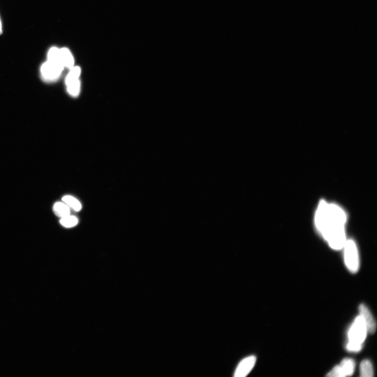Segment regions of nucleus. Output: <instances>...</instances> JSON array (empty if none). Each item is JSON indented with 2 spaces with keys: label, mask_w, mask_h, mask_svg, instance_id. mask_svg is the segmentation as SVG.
<instances>
[{
  "label": "nucleus",
  "mask_w": 377,
  "mask_h": 377,
  "mask_svg": "<svg viewBox=\"0 0 377 377\" xmlns=\"http://www.w3.org/2000/svg\"><path fill=\"white\" fill-rule=\"evenodd\" d=\"M53 211L57 217L64 218L70 214V208L64 203H56L53 206Z\"/></svg>",
  "instance_id": "9"
},
{
  "label": "nucleus",
  "mask_w": 377,
  "mask_h": 377,
  "mask_svg": "<svg viewBox=\"0 0 377 377\" xmlns=\"http://www.w3.org/2000/svg\"><path fill=\"white\" fill-rule=\"evenodd\" d=\"M60 51V60L63 67L71 69L74 65V59L69 49L64 48Z\"/></svg>",
  "instance_id": "8"
},
{
  "label": "nucleus",
  "mask_w": 377,
  "mask_h": 377,
  "mask_svg": "<svg viewBox=\"0 0 377 377\" xmlns=\"http://www.w3.org/2000/svg\"><path fill=\"white\" fill-rule=\"evenodd\" d=\"M48 61L63 66L61 60H60V51L56 47H52L48 53Z\"/></svg>",
  "instance_id": "13"
},
{
  "label": "nucleus",
  "mask_w": 377,
  "mask_h": 377,
  "mask_svg": "<svg viewBox=\"0 0 377 377\" xmlns=\"http://www.w3.org/2000/svg\"><path fill=\"white\" fill-rule=\"evenodd\" d=\"M67 90L71 96L76 97L78 95L80 90V82L79 80L75 81L67 85Z\"/></svg>",
  "instance_id": "15"
},
{
  "label": "nucleus",
  "mask_w": 377,
  "mask_h": 377,
  "mask_svg": "<svg viewBox=\"0 0 377 377\" xmlns=\"http://www.w3.org/2000/svg\"><path fill=\"white\" fill-rule=\"evenodd\" d=\"M346 214L339 206L330 204L324 200L320 202L315 215V224L317 230L329 246L340 250L347 240L345 226Z\"/></svg>",
  "instance_id": "1"
},
{
  "label": "nucleus",
  "mask_w": 377,
  "mask_h": 377,
  "mask_svg": "<svg viewBox=\"0 0 377 377\" xmlns=\"http://www.w3.org/2000/svg\"><path fill=\"white\" fill-rule=\"evenodd\" d=\"M257 358L254 356H251L242 360L239 363L235 372L236 377H245L252 371L254 368Z\"/></svg>",
  "instance_id": "5"
},
{
  "label": "nucleus",
  "mask_w": 377,
  "mask_h": 377,
  "mask_svg": "<svg viewBox=\"0 0 377 377\" xmlns=\"http://www.w3.org/2000/svg\"><path fill=\"white\" fill-rule=\"evenodd\" d=\"M81 74V69L79 67H73L66 79V85L75 81L79 80Z\"/></svg>",
  "instance_id": "12"
},
{
  "label": "nucleus",
  "mask_w": 377,
  "mask_h": 377,
  "mask_svg": "<svg viewBox=\"0 0 377 377\" xmlns=\"http://www.w3.org/2000/svg\"><path fill=\"white\" fill-rule=\"evenodd\" d=\"M360 315L364 322L367 332L370 334H374L376 331L377 325L376 321L368 308L361 304L359 307Z\"/></svg>",
  "instance_id": "6"
},
{
  "label": "nucleus",
  "mask_w": 377,
  "mask_h": 377,
  "mask_svg": "<svg viewBox=\"0 0 377 377\" xmlns=\"http://www.w3.org/2000/svg\"><path fill=\"white\" fill-rule=\"evenodd\" d=\"M60 223L63 226L70 228L76 226L78 223V219L72 215H69L62 218L60 221Z\"/></svg>",
  "instance_id": "14"
},
{
  "label": "nucleus",
  "mask_w": 377,
  "mask_h": 377,
  "mask_svg": "<svg viewBox=\"0 0 377 377\" xmlns=\"http://www.w3.org/2000/svg\"><path fill=\"white\" fill-rule=\"evenodd\" d=\"M2 32V24H1V20H0V34H1Z\"/></svg>",
  "instance_id": "16"
},
{
  "label": "nucleus",
  "mask_w": 377,
  "mask_h": 377,
  "mask_svg": "<svg viewBox=\"0 0 377 377\" xmlns=\"http://www.w3.org/2000/svg\"><path fill=\"white\" fill-rule=\"evenodd\" d=\"M360 376L362 377H372L374 376V369L371 362L369 360H363L360 366Z\"/></svg>",
  "instance_id": "10"
},
{
  "label": "nucleus",
  "mask_w": 377,
  "mask_h": 377,
  "mask_svg": "<svg viewBox=\"0 0 377 377\" xmlns=\"http://www.w3.org/2000/svg\"><path fill=\"white\" fill-rule=\"evenodd\" d=\"M63 201L69 208L74 211H79L82 209V206L75 198L70 196H66L63 198Z\"/></svg>",
  "instance_id": "11"
},
{
  "label": "nucleus",
  "mask_w": 377,
  "mask_h": 377,
  "mask_svg": "<svg viewBox=\"0 0 377 377\" xmlns=\"http://www.w3.org/2000/svg\"><path fill=\"white\" fill-rule=\"evenodd\" d=\"M64 67L60 64L50 61L44 63L42 67V75L46 80L52 81L57 79L62 73Z\"/></svg>",
  "instance_id": "4"
},
{
  "label": "nucleus",
  "mask_w": 377,
  "mask_h": 377,
  "mask_svg": "<svg viewBox=\"0 0 377 377\" xmlns=\"http://www.w3.org/2000/svg\"><path fill=\"white\" fill-rule=\"evenodd\" d=\"M342 377L352 376L354 372L355 363L354 360L351 359L343 360L339 365Z\"/></svg>",
  "instance_id": "7"
},
{
  "label": "nucleus",
  "mask_w": 377,
  "mask_h": 377,
  "mask_svg": "<svg viewBox=\"0 0 377 377\" xmlns=\"http://www.w3.org/2000/svg\"><path fill=\"white\" fill-rule=\"evenodd\" d=\"M344 251V260L348 270L353 273L358 272L360 258L358 247L352 240H346L343 247Z\"/></svg>",
  "instance_id": "3"
},
{
  "label": "nucleus",
  "mask_w": 377,
  "mask_h": 377,
  "mask_svg": "<svg viewBox=\"0 0 377 377\" xmlns=\"http://www.w3.org/2000/svg\"><path fill=\"white\" fill-rule=\"evenodd\" d=\"M366 326L361 316L357 317L348 333L349 341L346 345L347 351L352 352H358L362 347L367 334Z\"/></svg>",
  "instance_id": "2"
}]
</instances>
